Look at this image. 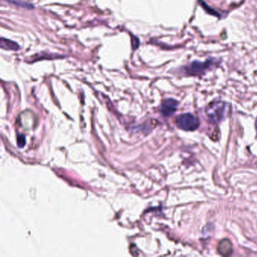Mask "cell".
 <instances>
[{"instance_id": "obj_1", "label": "cell", "mask_w": 257, "mask_h": 257, "mask_svg": "<svg viewBox=\"0 0 257 257\" xmlns=\"http://www.w3.org/2000/svg\"><path fill=\"white\" fill-rule=\"evenodd\" d=\"M231 112V105L222 100H214L207 105L206 115L211 124H217L226 118Z\"/></svg>"}, {"instance_id": "obj_2", "label": "cell", "mask_w": 257, "mask_h": 257, "mask_svg": "<svg viewBox=\"0 0 257 257\" xmlns=\"http://www.w3.org/2000/svg\"><path fill=\"white\" fill-rule=\"evenodd\" d=\"M215 59H209L205 62L193 61L183 67V71L187 76L190 77H200L205 74L207 71L212 70L216 66Z\"/></svg>"}, {"instance_id": "obj_3", "label": "cell", "mask_w": 257, "mask_h": 257, "mask_svg": "<svg viewBox=\"0 0 257 257\" xmlns=\"http://www.w3.org/2000/svg\"><path fill=\"white\" fill-rule=\"evenodd\" d=\"M177 126L186 131H194L200 125L198 119L192 113H185L178 116L176 120Z\"/></svg>"}, {"instance_id": "obj_4", "label": "cell", "mask_w": 257, "mask_h": 257, "mask_svg": "<svg viewBox=\"0 0 257 257\" xmlns=\"http://www.w3.org/2000/svg\"><path fill=\"white\" fill-rule=\"evenodd\" d=\"M178 104L179 103H178V100L173 99V98L164 99L161 103V113L164 116H171L178 110Z\"/></svg>"}, {"instance_id": "obj_5", "label": "cell", "mask_w": 257, "mask_h": 257, "mask_svg": "<svg viewBox=\"0 0 257 257\" xmlns=\"http://www.w3.org/2000/svg\"><path fill=\"white\" fill-rule=\"evenodd\" d=\"M217 251L222 256H230L233 252L232 242L229 239H222L218 244Z\"/></svg>"}, {"instance_id": "obj_6", "label": "cell", "mask_w": 257, "mask_h": 257, "mask_svg": "<svg viewBox=\"0 0 257 257\" xmlns=\"http://www.w3.org/2000/svg\"><path fill=\"white\" fill-rule=\"evenodd\" d=\"M1 48L5 50H13V51H18L20 48L16 42L12 41V40H6V39H1Z\"/></svg>"}, {"instance_id": "obj_7", "label": "cell", "mask_w": 257, "mask_h": 257, "mask_svg": "<svg viewBox=\"0 0 257 257\" xmlns=\"http://www.w3.org/2000/svg\"><path fill=\"white\" fill-rule=\"evenodd\" d=\"M7 1L8 2H10V3L14 4V5H19V6L23 7V8H33V5L29 3H26V2H21L20 0H7Z\"/></svg>"}, {"instance_id": "obj_8", "label": "cell", "mask_w": 257, "mask_h": 257, "mask_svg": "<svg viewBox=\"0 0 257 257\" xmlns=\"http://www.w3.org/2000/svg\"><path fill=\"white\" fill-rule=\"evenodd\" d=\"M255 126H256V129H257V120H256Z\"/></svg>"}]
</instances>
